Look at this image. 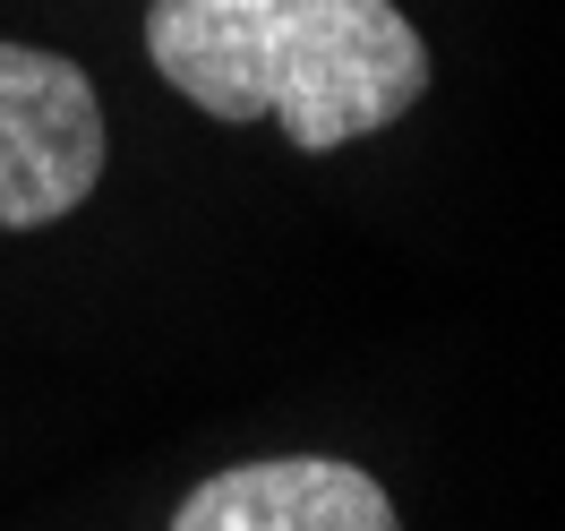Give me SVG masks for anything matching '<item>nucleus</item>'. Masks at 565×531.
I'll return each mask as SVG.
<instances>
[{
    "mask_svg": "<svg viewBox=\"0 0 565 531\" xmlns=\"http://www.w3.org/2000/svg\"><path fill=\"white\" fill-rule=\"evenodd\" d=\"M146 61L206 120H282L300 155L377 138L428 95V43L394 0H154Z\"/></svg>",
    "mask_w": 565,
    "mask_h": 531,
    "instance_id": "obj_1",
    "label": "nucleus"
},
{
    "mask_svg": "<svg viewBox=\"0 0 565 531\" xmlns=\"http://www.w3.org/2000/svg\"><path fill=\"white\" fill-rule=\"evenodd\" d=\"M104 180V95L77 61L0 35V232H43Z\"/></svg>",
    "mask_w": 565,
    "mask_h": 531,
    "instance_id": "obj_2",
    "label": "nucleus"
},
{
    "mask_svg": "<svg viewBox=\"0 0 565 531\" xmlns=\"http://www.w3.org/2000/svg\"><path fill=\"white\" fill-rule=\"evenodd\" d=\"M172 531H403V523H394V497L360 463L266 455L198 480Z\"/></svg>",
    "mask_w": 565,
    "mask_h": 531,
    "instance_id": "obj_3",
    "label": "nucleus"
}]
</instances>
